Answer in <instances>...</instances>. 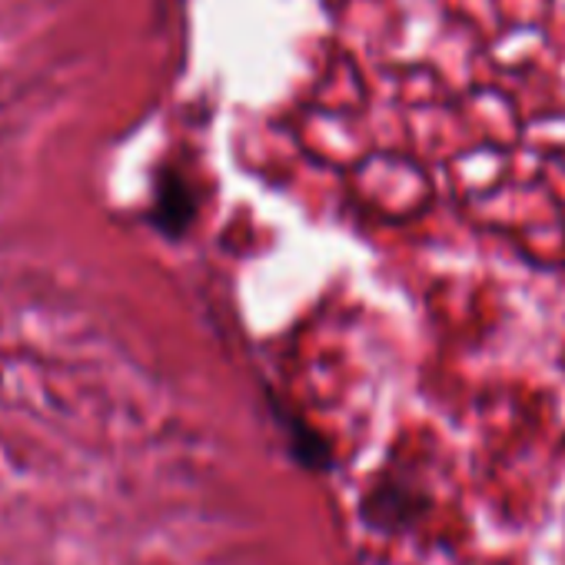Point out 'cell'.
Masks as SVG:
<instances>
[{
  "label": "cell",
  "instance_id": "cell-1",
  "mask_svg": "<svg viewBox=\"0 0 565 565\" xmlns=\"http://www.w3.org/2000/svg\"><path fill=\"white\" fill-rule=\"evenodd\" d=\"M193 213H196V203H193L190 183L180 180L177 173H163L153 193V210H150V220L157 223V230L177 239L190 226Z\"/></svg>",
  "mask_w": 565,
  "mask_h": 565
}]
</instances>
